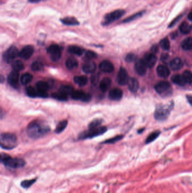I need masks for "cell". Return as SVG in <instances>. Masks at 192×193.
Masks as SVG:
<instances>
[{"label":"cell","mask_w":192,"mask_h":193,"mask_svg":"<svg viewBox=\"0 0 192 193\" xmlns=\"http://www.w3.org/2000/svg\"><path fill=\"white\" fill-rule=\"evenodd\" d=\"M188 19L192 21V11L191 12L189 15H188Z\"/></svg>","instance_id":"db71d44e"},{"label":"cell","mask_w":192,"mask_h":193,"mask_svg":"<svg viewBox=\"0 0 192 193\" xmlns=\"http://www.w3.org/2000/svg\"><path fill=\"white\" fill-rule=\"evenodd\" d=\"M170 108L166 106H159L157 108L154 117L157 120H164L166 119L170 114Z\"/></svg>","instance_id":"9c48e42d"},{"label":"cell","mask_w":192,"mask_h":193,"mask_svg":"<svg viewBox=\"0 0 192 193\" xmlns=\"http://www.w3.org/2000/svg\"><path fill=\"white\" fill-rule=\"evenodd\" d=\"M33 53H34L33 46L32 45H27L24 46L20 51L19 57L24 60H27L32 56Z\"/></svg>","instance_id":"4fadbf2b"},{"label":"cell","mask_w":192,"mask_h":193,"mask_svg":"<svg viewBox=\"0 0 192 193\" xmlns=\"http://www.w3.org/2000/svg\"><path fill=\"white\" fill-rule=\"evenodd\" d=\"M191 27H192V26H191Z\"/></svg>","instance_id":"6f0895ef"},{"label":"cell","mask_w":192,"mask_h":193,"mask_svg":"<svg viewBox=\"0 0 192 193\" xmlns=\"http://www.w3.org/2000/svg\"><path fill=\"white\" fill-rule=\"evenodd\" d=\"M61 21L67 26H77L79 24V21L74 17H65L61 19Z\"/></svg>","instance_id":"484cf974"},{"label":"cell","mask_w":192,"mask_h":193,"mask_svg":"<svg viewBox=\"0 0 192 193\" xmlns=\"http://www.w3.org/2000/svg\"><path fill=\"white\" fill-rule=\"evenodd\" d=\"M162 60L163 61H167V59H168V58H169V56H168V54H163L162 56Z\"/></svg>","instance_id":"f907efd6"},{"label":"cell","mask_w":192,"mask_h":193,"mask_svg":"<svg viewBox=\"0 0 192 193\" xmlns=\"http://www.w3.org/2000/svg\"><path fill=\"white\" fill-rule=\"evenodd\" d=\"M1 162L6 167L11 169L21 168L26 165V162L23 159L11 157L5 153H2L1 155Z\"/></svg>","instance_id":"7a4b0ae2"},{"label":"cell","mask_w":192,"mask_h":193,"mask_svg":"<svg viewBox=\"0 0 192 193\" xmlns=\"http://www.w3.org/2000/svg\"><path fill=\"white\" fill-rule=\"evenodd\" d=\"M59 91L66 94L67 95H71L73 92L74 91L73 88L69 85H63L60 87Z\"/></svg>","instance_id":"d590c367"},{"label":"cell","mask_w":192,"mask_h":193,"mask_svg":"<svg viewBox=\"0 0 192 193\" xmlns=\"http://www.w3.org/2000/svg\"><path fill=\"white\" fill-rule=\"evenodd\" d=\"M123 97V92L119 88H114L110 90L109 93V98L112 100H121Z\"/></svg>","instance_id":"2e32d148"},{"label":"cell","mask_w":192,"mask_h":193,"mask_svg":"<svg viewBox=\"0 0 192 193\" xmlns=\"http://www.w3.org/2000/svg\"><path fill=\"white\" fill-rule=\"evenodd\" d=\"M41 1H43V0H29V1L31 3H37Z\"/></svg>","instance_id":"f5cc1de1"},{"label":"cell","mask_w":192,"mask_h":193,"mask_svg":"<svg viewBox=\"0 0 192 193\" xmlns=\"http://www.w3.org/2000/svg\"><path fill=\"white\" fill-rule=\"evenodd\" d=\"M160 45L164 50H169L170 48V43L167 38H164L160 42Z\"/></svg>","instance_id":"7bdbcfd3"},{"label":"cell","mask_w":192,"mask_h":193,"mask_svg":"<svg viewBox=\"0 0 192 193\" xmlns=\"http://www.w3.org/2000/svg\"><path fill=\"white\" fill-rule=\"evenodd\" d=\"M19 52L16 46H12L5 51L3 54V59L7 63H10L15 58L19 56Z\"/></svg>","instance_id":"5b68a950"},{"label":"cell","mask_w":192,"mask_h":193,"mask_svg":"<svg viewBox=\"0 0 192 193\" xmlns=\"http://www.w3.org/2000/svg\"><path fill=\"white\" fill-rule=\"evenodd\" d=\"M51 59L54 62H57L60 59L62 56L61 48L57 44H52L47 49Z\"/></svg>","instance_id":"52a82bcc"},{"label":"cell","mask_w":192,"mask_h":193,"mask_svg":"<svg viewBox=\"0 0 192 193\" xmlns=\"http://www.w3.org/2000/svg\"><path fill=\"white\" fill-rule=\"evenodd\" d=\"M128 85L130 90L133 93H136L139 89V83L137 80L135 78L129 79Z\"/></svg>","instance_id":"7402d4cb"},{"label":"cell","mask_w":192,"mask_h":193,"mask_svg":"<svg viewBox=\"0 0 192 193\" xmlns=\"http://www.w3.org/2000/svg\"><path fill=\"white\" fill-rule=\"evenodd\" d=\"M17 137L10 133H2L1 135V146L4 149L11 150L16 146Z\"/></svg>","instance_id":"3957f363"},{"label":"cell","mask_w":192,"mask_h":193,"mask_svg":"<svg viewBox=\"0 0 192 193\" xmlns=\"http://www.w3.org/2000/svg\"><path fill=\"white\" fill-rule=\"evenodd\" d=\"M136 59V57L135 56V54H132V53H130V54H128L126 57V61L128 62H134L135 61Z\"/></svg>","instance_id":"bcb514c9"},{"label":"cell","mask_w":192,"mask_h":193,"mask_svg":"<svg viewBox=\"0 0 192 193\" xmlns=\"http://www.w3.org/2000/svg\"><path fill=\"white\" fill-rule=\"evenodd\" d=\"M181 47L185 50L192 49V37H188L184 39L181 43Z\"/></svg>","instance_id":"f546056e"},{"label":"cell","mask_w":192,"mask_h":193,"mask_svg":"<svg viewBox=\"0 0 192 193\" xmlns=\"http://www.w3.org/2000/svg\"><path fill=\"white\" fill-rule=\"evenodd\" d=\"M36 181L37 180L36 179H26L21 182V185L24 189H28L29 187H30L34 183H35Z\"/></svg>","instance_id":"74e56055"},{"label":"cell","mask_w":192,"mask_h":193,"mask_svg":"<svg viewBox=\"0 0 192 193\" xmlns=\"http://www.w3.org/2000/svg\"><path fill=\"white\" fill-rule=\"evenodd\" d=\"M78 62L77 60L74 58H69L65 62V66L69 70H73L78 67Z\"/></svg>","instance_id":"d4e9b609"},{"label":"cell","mask_w":192,"mask_h":193,"mask_svg":"<svg viewBox=\"0 0 192 193\" xmlns=\"http://www.w3.org/2000/svg\"><path fill=\"white\" fill-rule=\"evenodd\" d=\"M181 16H182L181 15H179V16H178V17H176L174 21H172L171 23L169 25V28H171V27H174L178 23V21L180 20Z\"/></svg>","instance_id":"c3c4849f"},{"label":"cell","mask_w":192,"mask_h":193,"mask_svg":"<svg viewBox=\"0 0 192 193\" xmlns=\"http://www.w3.org/2000/svg\"><path fill=\"white\" fill-rule=\"evenodd\" d=\"M68 125V121L67 120H63L61 122H59L56 127L55 132L57 133H60L63 131H64V129L66 128Z\"/></svg>","instance_id":"836d02e7"},{"label":"cell","mask_w":192,"mask_h":193,"mask_svg":"<svg viewBox=\"0 0 192 193\" xmlns=\"http://www.w3.org/2000/svg\"><path fill=\"white\" fill-rule=\"evenodd\" d=\"M26 93L30 98H36L38 97V92L33 86H28L26 88Z\"/></svg>","instance_id":"8d00e7d4"},{"label":"cell","mask_w":192,"mask_h":193,"mask_svg":"<svg viewBox=\"0 0 192 193\" xmlns=\"http://www.w3.org/2000/svg\"><path fill=\"white\" fill-rule=\"evenodd\" d=\"M160 132L158 131L154 132L152 134H150L149 136L148 137V138L146 140V143H149L153 142L154 140H155L157 138L159 135Z\"/></svg>","instance_id":"ee69618b"},{"label":"cell","mask_w":192,"mask_h":193,"mask_svg":"<svg viewBox=\"0 0 192 193\" xmlns=\"http://www.w3.org/2000/svg\"><path fill=\"white\" fill-rule=\"evenodd\" d=\"M37 90L38 92H47L49 89V85L46 82L43 81H39L36 83Z\"/></svg>","instance_id":"cb8c5ba5"},{"label":"cell","mask_w":192,"mask_h":193,"mask_svg":"<svg viewBox=\"0 0 192 193\" xmlns=\"http://www.w3.org/2000/svg\"><path fill=\"white\" fill-rule=\"evenodd\" d=\"M128 80L129 78L128 72L125 68L121 67L117 76V83L121 85H125L126 84H128Z\"/></svg>","instance_id":"8fae6325"},{"label":"cell","mask_w":192,"mask_h":193,"mask_svg":"<svg viewBox=\"0 0 192 193\" xmlns=\"http://www.w3.org/2000/svg\"><path fill=\"white\" fill-rule=\"evenodd\" d=\"M147 66L142 59H139L136 61L135 65L136 71L140 75H144L147 72Z\"/></svg>","instance_id":"9a60e30c"},{"label":"cell","mask_w":192,"mask_h":193,"mask_svg":"<svg viewBox=\"0 0 192 193\" xmlns=\"http://www.w3.org/2000/svg\"><path fill=\"white\" fill-rule=\"evenodd\" d=\"M31 68L34 71H40L43 70V64L41 62L35 61L31 65Z\"/></svg>","instance_id":"f35d334b"},{"label":"cell","mask_w":192,"mask_h":193,"mask_svg":"<svg viewBox=\"0 0 192 193\" xmlns=\"http://www.w3.org/2000/svg\"><path fill=\"white\" fill-rule=\"evenodd\" d=\"M97 57V54L96 53L91 50H88L86 52L85 58L89 61H91Z\"/></svg>","instance_id":"f6af8a7d"},{"label":"cell","mask_w":192,"mask_h":193,"mask_svg":"<svg viewBox=\"0 0 192 193\" xmlns=\"http://www.w3.org/2000/svg\"><path fill=\"white\" fill-rule=\"evenodd\" d=\"M171 80L174 83H175L177 85H184L186 84L185 80L183 78V76L180 75H178V74L174 75L171 78Z\"/></svg>","instance_id":"83f0119b"},{"label":"cell","mask_w":192,"mask_h":193,"mask_svg":"<svg viewBox=\"0 0 192 193\" xmlns=\"http://www.w3.org/2000/svg\"><path fill=\"white\" fill-rule=\"evenodd\" d=\"M3 80H4V78L2 77V76H1V83H3Z\"/></svg>","instance_id":"9f6ffc18"},{"label":"cell","mask_w":192,"mask_h":193,"mask_svg":"<svg viewBox=\"0 0 192 193\" xmlns=\"http://www.w3.org/2000/svg\"><path fill=\"white\" fill-rule=\"evenodd\" d=\"M102 122H103V120L100 119H96L93 120L92 122H90V124L89 125V129L96 128L99 127L100 125L101 124Z\"/></svg>","instance_id":"b9f144b4"},{"label":"cell","mask_w":192,"mask_h":193,"mask_svg":"<svg viewBox=\"0 0 192 193\" xmlns=\"http://www.w3.org/2000/svg\"><path fill=\"white\" fill-rule=\"evenodd\" d=\"M71 97L74 100H81L85 102H89L91 100V95L90 94L78 90H74L72 94Z\"/></svg>","instance_id":"30bf717a"},{"label":"cell","mask_w":192,"mask_h":193,"mask_svg":"<svg viewBox=\"0 0 192 193\" xmlns=\"http://www.w3.org/2000/svg\"><path fill=\"white\" fill-rule=\"evenodd\" d=\"M143 130H144V129H140V130H139L138 131V132H139V133H141L142 132Z\"/></svg>","instance_id":"11a10c76"},{"label":"cell","mask_w":192,"mask_h":193,"mask_svg":"<svg viewBox=\"0 0 192 193\" xmlns=\"http://www.w3.org/2000/svg\"><path fill=\"white\" fill-rule=\"evenodd\" d=\"M148 67L152 68L156 63L157 58V57L153 53L147 54L144 59H143Z\"/></svg>","instance_id":"ac0fdd59"},{"label":"cell","mask_w":192,"mask_h":193,"mask_svg":"<svg viewBox=\"0 0 192 193\" xmlns=\"http://www.w3.org/2000/svg\"><path fill=\"white\" fill-rule=\"evenodd\" d=\"M99 80V75L97 74H94L91 78V82L94 85H96Z\"/></svg>","instance_id":"7dc6e473"},{"label":"cell","mask_w":192,"mask_h":193,"mask_svg":"<svg viewBox=\"0 0 192 193\" xmlns=\"http://www.w3.org/2000/svg\"><path fill=\"white\" fill-rule=\"evenodd\" d=\"M157 72L158 75L160 77L164 78H167L170 73V71L169 68L164 65L159 66L157 68Z\"/></svg>","instance_id":"d6986e66"},{"label":"cell","mask_w":192,"mask_h":193,"mask_svg":"<svg viewBox=\"0 0 192 193\" xmlns=\"http://www.w3.org/2000/svg\"><path fill=\"white\" fill-rule=\"evenodd\" d=\"M179 29H180V32L186 35V34H188V33H189L191 32V29H192V27H191V26L188 23H186V22H183L180 26Z\"/></svg>","instance_id":"d6a6232c"},{"label":"cell","mask_w":192,"mask_h":193,"mask_svg":"<svg viewBox=\"0 0 192 193\" xmlns=\"http://www.w3.org/2000/svg\"><path fill=\"white\" fill-rule=\"evenodd\" d=\"M12 68L15 71H21L24 68V65L21 61H15L12 63Z\"/></svg>","instance_id":"e575fe53"},{"label":"cell","mask_w":192,"mask_h":193,"mask_svg":"<svg viewBox=\"0 0 192 193\" xmlns=\"http://www.w3.org/2000/svg\"><path fill=\"white\" fill-rule=\"evenodd\" d=\"M186 98H187V100H188L189 103L192 106V94L186 95Z\"/></svg>","instance_id":"681fc988"},{"label":"cell","mask_w":192,"mask_h":193,"mask_svg":"<svg viewBox=\"0 0 192 193\" xmlns=\"http://www.w3.org/2000/svg\"><path fill=\"white\" fill-rule=\"evenodd\" d=\"M100 70L105 73H111L114 71V66L109 61H102L99 65Z\"/></svg>","instance_id":"5bb4252c"},{"label":"cell","mask_w":192,"mask_h":193,"mask_svg":"<svg viewBox=\"0 0 192 193\" xmlns=\"http://www.w3.org/2000/svg\"><path fill=\"white\" fill-rule=\"evenodd\" d=\"M125 11L123 10H117L109 14H108L104 17L103 25H108L110 23L119 19L125 14Z\"/></svg>","instance_id":"8992f818"},{"label":"cell","mask_w":192,"mask_h":193,"mask_svg":"<svg viewBox=\"0 0 192 193\" xmlns=\"http://www.w3.org/2000/svg\"><path fill=\"white\" fill-rule=\"evenodd\" d=\"M123 136L122 135H119V136H115L113 138H111L110 139H108L105 141H103L102 143L104 144H112V143H115L119 141H120L123 138Z\"/></svg>","instance_id":"60d3db41"},{"label":"cell","mask_w":192,"mask_h":193,"mask_svg":"<svg viewBox=\"0 0 192 193\" xmlns=\"http://www.w3.org/2000/svg\"><path fill=\"white\" fill-rule=\"evenodd\" d=\"M145 10H142V11H139L138 13H136L135 14L132 15L130 16L127 18L126 19H124L123 21V23H128V22H130V21H135L136 19L142 17V15L145 14Z\"/></svg>","instance_id":"4dcf8cb0"},{"label":"cell","mask_w":192,"mask_h":193,"mask_svg":"<svg viewBox=\"0 0 192 193\" xmlns=\"http://www.w3.org/2000/svg\"><path fill=\"white\" fill-rule=\"evenodd\" d=\"M111 83H112V81L110 78H104L100 83L99 88L100 90L103 92H106L110 88V86L111 85Z\"/></svg>","instance_id":"ffe728a7"},{"label":"cell","mask_w":192,"mask_h":193,"mask_svg":"<svg viewBox=\"0 0 192 193\" xmlns=\"http://www.w3.org/2000/svg\"><path fill=\"white\" fill-rule=\"evenodd\" d=\"M52 97L55 100L60 101H66L68 100V95L63 93L60 91L53 93L52 94Z\"/></svg>","instance_id":"1f68e13d"},{"label":"cell","mask_w":192,"mask_h":193,"mask_svg":"<svg viewBox=\"0 0 192 193\" xmlns=\"http://www.w3.org/2000/svg\"><path fill=\"white\" fill-rule=\"evenodd\" d=\"M19 72H11L7 77L8 83L13 87L14 88H17L19 86Z\"/></svg>","instance_id":"7c38bea8"},{"label":"cell","mask_w":192,"mask_h":193,"mask_svg":"<svg viewBox=\"0 0 192 193\" xmlns=\"http://www.w3.org/2000/svg\"><path fill=\"white\" fill-rule=\"evenodd\" d=\"M107 130L106 127H99L96 128L89 129L88 130H86L80 133L78 138L79 140H86L89 138H93L97 136L102 135Z\"/></svg>","instance_id":"277c9868"},{"label":"cell","mask_w":192,"mask_h":193,"mask_svg":"<svg viewBox=\"0 0 192 193\" xmlns=\"http://www.w3.org/2000/svg\"><path fill=\"white\" fill-rule=\"evenodd\" d=\"M151 50H152V52L154 53L157 52V51H158V47H157V46H153V47L152 48V49H151Z\"/></svg>","instance_id":"816d5d0a"},{"label":"cell","mask_w":192,"mask_h":193,"mask_svg":"<svg viewBox=\"0 0 192 193\" xmlns=\"http://www.w3.org/2000/svg\"><path fill=\"white\" fill-rule=\"evenodd\" d=\"M50 127L41 121L34 120L31 122L27 127V134L32 138H38L45 136L50 132Z\"/></svg>","instance_id":"6da1fadb"},{"label":"cell","mask_w":192,"mask_h":193,"mask_svg":"<svg viewBox=\"0 0 192 193\" xmlns=\"http://www.w3.org/2000/svg\"><path fill=\"white\" fill-rule=\"evenodd\" d=\"M68 51L72 54L76 55L78 56H81L84 54L85 50L82 48L78 46L71 45L68 47Z\"/></svg>","instance_id":"44dd1931"},{"label":"cell","mask_w":192,"mask_h":193,"mask_svg":"<svg viewBox=\"0 0 192 193\" xmlns=\"http://www.w3.org/2000/svg\"><path fill=\"white\" fill-rule=\"evenodd\" d=\"M157 92L162 95L169 94L171 92V84L167 81H161L154 86Z\"/></svg>","instance_id":"ba28073f"},{"label":"cell","mask_w":192,"mask_h":193,"mask_svg":"<svg viewBox=\"0 0 192 193\" xmlns=\"http://www.w3.org/2000/svg\"><path fill=\"white\" fill-rule=\"evenodd\" d=\"M33 80V76L29 73H25L21 76V82L23 85H26L29 84Z\"/></svg>","instance_id":"f1b7e54d"},{"label":"cell","mask_w":192,"mask_h":193,"mask_svg":"<svg viewBox=\"0 0 192 193\" xmlns=\"http://www.w3.org/2000/svg\"><path fill=\"white\" fill-rule=\"evenodd\" d=\"M170 67L172 70L178 71L180 70L183 67V63L180 59L176 58L171 61L170 62Z\"/></svg>","instance_id":"603a6c76"},{"label":"cell","mask_w":192,"mask_h":193,"mask_svg":"<svg viewBox=\"0 0 192 193\" xmlns=\"http://www.w3.org/2000/svg\"><path fill=\"white\" fill-rule=\"evenodd\" d=\"M96 66L95 62L91 61H89L86 62L82 66V70L86 73H93L95 71Z\"/></svg>","instance_id":"e0dca14e"},{"label":"cell","mask_w":192,"mask_h":193,"mask_svg":"<svg viewBox=\"0 0 192 193\" xmlns=\"http://www.w3.org/2000/svg\"><path fill=\"white\" fill-rule=\"evenodd\" d=\"M73 80L74 83L80 86L86 85L88 82V79L85 76H76Z\"/></svg>","instance_id":"4316f807"},{"label":"cell","mask_w":192,"mask_h":193,"mask_svg":"<svg viewBox=\"0 0 192 193\" xmlns=\"http://www.w3.org/2000/svg\"><path fill=\"white\" fill-rule=\"evenodd\" d=\"M183 77L186 83L191 84L192 83V73L189 71H185L183 73Z\"/></svg>","instance_id":"ab89813d"}]
</instances>
